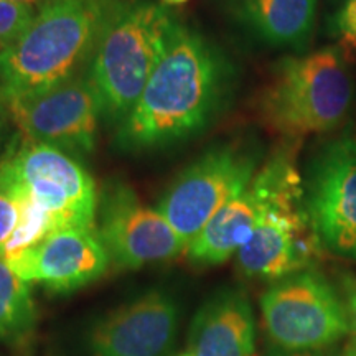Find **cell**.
Here are the masks:
<instances>
[{
	"label": "cell",
	"mask_w": 356,
	"mask_h": 356,
	"mask_svg": "<svg viewBox=\"0 0 356 356\" xmlns=\"http://www.w3.org/2000/svg\"><path fill=\"white\" fill-rule=\"evenodd\" d=\"M181 356H190V355H188V353H186V355H181Z\"/></svg>",
	"instance_id": "29"
},
{
	"label": "cell",
	"mask_w": 356,
	"mask_h": 356,
	"mask_svg": "<svg viewBox=\"0 0 356 356\" xmlns=\"http://www.w3.org/2000/svg\"><path fill=\"white\" fill-rule=\"evenodd\" d=\"M0 184L44 208L55 231L96 229L99 197L95 180L76 159L58 147L22 139L0 162Z\"/></svg>",
	"instance_id": "6"
},
{
	"label": "cell",
	"mask_w": 356,
	"mask_h": 356,
	"mask_svg": "<svg viewBox=\"0 0 356 356\" xmlns=\"http://www.w3.org/2000/svg\"><path fill=\"white\" fill-rule=\"evenodd\" d=\"M190 356H256V322L241 291L222 289L195 315L188 333Z\"/></svg>",
	"instance_id": "15"
},
{
	"label": "cell",
	"mask_w": 356,
	"mask_h": 356,
	"mask_svg": "<svg viewBox=\"0 0 356 356\" xmlns=\"http://www.w3.org/2000/svg\"><path fill=\"white\" fill-rule=\"evenodd\" d=\"M185 2H188V0H162L163 6H181Z\"/></svg>",
	"instance_id": "24"
},
{
	"label": "cell",
	"mask_w": 356,
	"mask_h": 356,
	"mask_svg": "<svg viewBox=\"0 0 356 356\" xmlns=\"http://www.w3.org/2000/svg\"><path fill=\"white\" fill-rule=\"evenodd\" d=\"M337 356H356V341L351 340L348 345H345L343 348L338 351Z\"/></svg>",
	"instance_id": "23"
},
{
	"label": "cell",
	"mask_w": 356,
	"mask_h": 356,
	"mask_svg": "<svg viewBox=\"0 0 356 356\" xmlns=\"http://www.w3.org/2000/svg\"><path fill=\"white\" fill-rule=\"evenodd\" d=\"M118 0H44L19 42L0 53V101L81 76Z\"/></svg>",
	"instance_id": "2"
},
{
	"label": "cell",
	"mask_w": 356,
	"mask_h": 356,
	"mask_svg": "<svg viewBox=\"0 0 356 356\" xmlns=\"http://www.w3.org/2000/svg\"><path fill=\"white\" fill-rule=\"evenodd\" d=\"M35 304L29 282L12 270L0 254V340L19 341L32 332Z\"/></svg>",
	"instance_id": "17"
},
{
	"label": "cell",
	"mask_w": 356,
	"mask_h": 356,
	"mask_svg": "<svg viewBox=\"0 0 356 356\" xmlns=\"http://www.w3.org/2000/svg\"><path fill=\"white\" fill-rule=\"evenodd\" d=\"M6 261L25 282H40L53 292H73L95 282L111 262L97 231L81 228L53 231Z\"/></svg>",
	"instance_id": "13"
},
{
	"label": "cell",
	"mask_w": 356,
	"mask_h": 356,
	"mask_svg": "<svg viewBox=\"0 0 356 356\" xmlns=\"http://www.w3.org/2000/svg\"><path fill=\"white\" fill-rule=\"evenodd\" d=\"M341 299H343L346 315H348L350 332L353 333V340L356 341V274L345 273L340 275Z\"/></svg>",
	"instance_id": "22"
},
{
	"label": "cell",
	"mask_w": 356,
	"mask_h": 356,
	"mask_svg": "<svg viewBox=\"0 0 356 356\" xmlns=\"http://www.w3.org/2000/svg\"><path fill=\"white\" fill-rule=\"evenodd\" d=\"M238 78L228 53L178 22L144 92L118 126L115 144L145 152L208 131L233 102Z\"/></svg>",
	"instance_id": "1"
},
{
	"label": "cell",
	"mask_w": 356,
	"mask_h": 356,
	"mask_svg": "<svg viewBox=\"0 0 356 356\" xmlns=\"http://www.w3.org/2000/svg\"><path fill=\"white\" fill-rule=\"evenodd\" d=\"M0 132H2V124H0Z\"/></svg>",
	"instance_id": "28"
},
{
	"label": "cell",
	"mask_w": 356,
	"mask_h": 356,
	"mask_svg": "<svg viewBox=\"0 0 356 356\" xmlns=\"http://www.w3.org/2000/svg\"><path fill=\"white\" fill-rule=\"evenodd\" d=\"M20 220V200L12 188L0 184V254Z\"/></svg>",
	"instance_id": "21"
},
{
	"label": "cell",
	"mask_w": 356,
	"mask_h": 356,
	"mask_svg": "<svg viewBox=\"0 0 356 356\" xmlns=\"http://www.w3.org/2000/svg\"><path fill=\"white\" fill-rule=\"evenodd\" d=\"M262 150L251 139L213 145L190 163L160 198L157 210L188 246L261 167Z\"/></svg>",
	"instance_id": "5"
},
{
	"label": "cell",
	"mask_w": 356,
	"mask_h": 356,
	"mask_svg": "<svg viewBox=\"0 0 356 356\" xmlns=\"http://www.w3.org/2000/svg\"><path fill=\"white\" fill-rule=\"evenodd\" d=\"M37 15L33 6L12 0H0V43L3 48L19 42Z\"/></svg>",
	"instance_id": "20"
},
{
	"label": "cell",
	"mask_w": 356,
	"mask_h": 356,
	"mask_svg": "<svg viewBox=\"0 0 356 356\" xmlns=\"http://www.w3.org/2000/svg\"><path fill=\"white\" fill-rule=\"evenodd\" d=\"M96 216V231L109 259L124 269L173 259L186 249L162 213L145 207L122 181L104 186Z\"/></svg>",
	"instance_id": "10"
},
{
	"label": "cell",
	"mask_w": 356,
	"mask_h": 356,
	"mask_svg": "<svg viewBox=\"0 0 356 356\" xmlns=\"http://www.w3.org/2000/svg\"><path fill=\"white\" fill-rule=\"evenodd\" d=\"M178 22L163 3L118 0L88 68L109 122L119 126L131 114Z\"/></svg>",
	"instance_id": "4"
},
{
	"label": "cell",
	"mask_w": 356,
	"mask_h": 356,
	"mask_svg": "<svg viewBox=\"0 0 356 356\" xmlns=\"http://www.w3.org/2000/svg\"><path fill=\"white\" fill-rule=\"evenodd\" d=\"M3 50H6V48H3V44H2V43H0V53H2Z\"/></svg>",
	"instance_id": "27"
},
{
	"label": "cell",
	"mask_w": 356,
	"mask_h": 356,
	"mask_svg": "<svg viewBox=\"0 0 356 356\" xmlns=\"http://www.w3.org/2000/svg\"><path fill=\"white\" fill-rule=\"evenodd\" d=\"M355 102L348 58L338 47L287 55L270 68L256 99L261 122L284 139L337 131Z\"/></svg>",
	"instance_id": "3"
},
{
	"label": "cell",
	"mask_w": 356,
	"mask_h": 356,
	"mask_svg": "<svg viewBox=\"0 0 356 356\" xmlns=\"http://www.w3.org/2000/svg\"><path fill=\"white\" fill-rule=\"evenodd\" d=\"M261 310L267 335L289 351L325 348L350 332L343 299L314 267L275 280Z\"/></svg>",
	"instance_id": "7"
},
{
	"label": "cell",
	"mask_w": 356,
	"mask_h": 356,
	"mask_svg": "<svg viewBox=\"0 0 356 356\" xmlns=\"http://www.w3.org/2000/svg\"><path fill=\"white\" fill-rule=\"evenodd\" d=\"M12 2H22V3H30V6H42V3L44 2V0H12Z\"/></svg>",
	"instance_id": "25"
},
{
	"label": "cell",
	"mask_w": 356,
	"mask_h": 356,
	"mask_svg": "<svg viewBox=\"0 0 356 356\" xmlns=\"http://www.w3.org/2000/svg\"><path fill=\"white\" fill-rule=\"evenodd\" d=\"M304 190L322 248L356 262V131L317 147L307 162Z\"/></svg>",
	"instance_id": "9"
},
{
	"label": "cell",
	"mask_w": 356,
	"mask_h": 356,
	"mask_svg": "<svg viewBox=\"0 0 356 356\" xmlns=\"http://www.w3.org/2000/svg\"><path fill=\"white\" fill-rule=\"evenodd\" d=\"M318 0H221L231 22L248 37L275 50L305 53Z\"/></svg>",
	"instance_id": "16"
},
{
	"label": "cell",
	"mask_w": 356,
	"mask_h": 356,
	"mask_svg": "<svg viewBox=\"0 0 356 356\" xmlns=\"http://www.w3.org/2000/svg\"><path fill=\"white\" fill-rule=\"evenodd\" d=\"M327 35L348 60L356 56V0H337L325 20Z\"/></svg>",
	"instance_id": "19"
},
{
	"label": "cell",
	"mask_w": 356,
	"mask_h": 356,
	"mask_svg": "<svg viewBox=\"0 0 356 356\" xmlns=\"http://www.w3.org/2000/svg\"><path fill=\"white\" fill-rule=\"evenodd\" d=\"M292 356H314V355L309 353V351H297V353L292 355Z\"/></svg>",
	"instance_id": "26"
},
{
	"label": "cell",
	"mask_w": 356,
	"mask_h": 356,
	"mask_svg": "<svg viewBox=\"0 0 356 356\" xmlns=\"http://www.w3.org/2000/svg\"><path fill=\"white\" fill-rule=\"evenodd\" d=\"M6 106L25 140L58 147L65 152L95 149L102 104L88 76L70 79Z\"/></svg>",
	"instance_id": "12"
},
{
	"label": "cell",
	"mask_w": 356,
	"mask_h": 356,
	"mask_svg": "<svg viewBox=\"0 0 356 356\" xmlns=\"http://www.w3.org/2000/svg\"><path fill=\"white\" fill-rule=\"evenodd\" d=\"M20 200V220L13 231L10 238L7 239L3 246L2 254L6 259L20 254L26 249L37 246L40 241H43L48 234L55 231L51 216L44 208L35 203L32 198L19 195Z\"/></svg>",
	"instance_id": "18"
},
{
	"label": "cell",
	"mask_w": 356,
	"mask_h": 356,
	"mask_svg": "<svg viewBox=\"0 0 356 356\" xmlns=\"http://www.w3.org/2000/svg\"><path fill=\"white\" fill-rule=\"evenodd\" d=\"M299 142L284 139L259 167L251 184L231 198L204 226L198 238L186 246V256L193 264H221L249 241L275 191L293 172L299 170Z\"/></svg>",
	"instance_id": "11"
},
{
	"label": "cell",
	"mask_w": 356,
	"mask_h": 356,
	"mask_svg": "<svg viewBox=\"0 0 356 356\" xmlns=\"http://www.w3.org/2000/svg\"><path fill=\"white\" fill-rule=\"evenodd\" d=\"M322 249L307 211L304 177L296 170L275 191L254 233L238 251V267L249 279L275 282L312 269Z\"/></svg>",
	"instance_id": "8"
},
{
	"label": "cell",
	"mask_w": 356,
	"mask_h": 356,
	"mask_svg": "<svg viewBox=\"0 0 356 356\" xmlns=\"http://www.w3.org/2000/svg\"><path fill=\"white\" fill-rule=\"evenodd\" d=\"M178 309L165 292L152 291L102 318L89 335L92 356H163L177 335Z\"/></svg>",
	"instance_id": "14"
}]
</instances>
